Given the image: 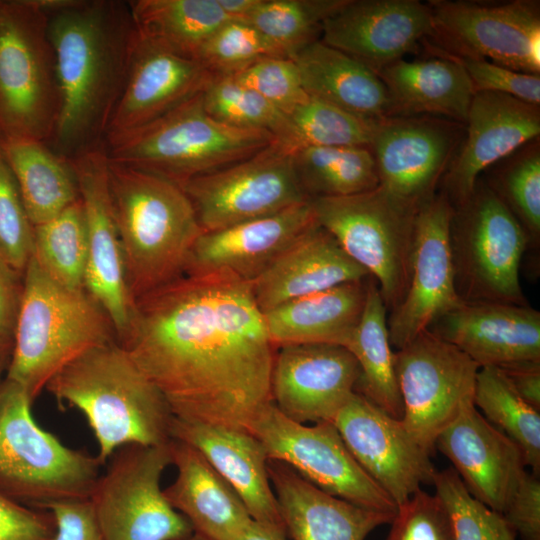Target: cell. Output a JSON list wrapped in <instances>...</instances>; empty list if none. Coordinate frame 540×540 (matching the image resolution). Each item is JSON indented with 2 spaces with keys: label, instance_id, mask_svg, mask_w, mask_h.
Wrapping results in <instances>:
<instances>
[{
  "label": "cell",
  "instance_id": "obj_8",
  "mask_svg": "<svg viewBox=\"0 0 540 540\" xmlns=\"http://www.w3.org/2000/svg\"><path fill=\"white\" fill-rule=\"evenodd\" d=\"M59 109L45 9L40 0H0V138L48 143Z\"/></svg>",
  "mask_w": 540,
  "mask_h": 540
},
{
  "label": "cell",
  "instance_id": "obj_36",
  "mask_svg": "<svg viewBox=\"0 0 540 540\" xmlns=\"http://www.w3.org/2000/svg\"><path fill=\"white\" fill-rule=\"evenodd\" d=\"M139 36L196 60L207 39L230 19L217 0L128 1Z\"/></svg>",
  "mask_w": 540,
  "mask_h": 540
},
{
  "label": "cell",
  "instance_id": "obj_40",
  "mask_svg": "<svg viewBox=\"0 0 540 540\" xmlns=\"http://www.w3.org/2000/svg\"><path fill=\"white\" fill-rule=\"evenodd\" d=\"M286 116L287 134L281 143L293 150L303 147L370 148L379 120L350 113L312 97Z\"/></svg>",
  "mask_w": 540,
  "mask_h": 540
},
{
  "label": "cell",
  "instance_id": "obj_2",
  "mask_svg": "<svg viewBox=\"0 0 540 540\" xmlns=\"http://www.w3.org/2000/svg\"><path fill=\"white\" fill-rule=\"evenodd\" d=\"M60 93L49 147L68 159L105 144L138 33L128 1L40 0Z\"/></svg>",
  "mask_w": 540,
  "mask_h": 540
},
{
  "label": "cell",
  "instance_id": "obj_31",
  "mask_svg": "<svg viewBox=\"0 0 540 540\" xmlns=\"http://www.w3.org/2000/svg\"><path fill=\"white\" fill-rule=\"evenodd\" d=\"M441 55L400 59L376 73L389 95L388 117L433 116L465 125L474 88L461 64Z\"/></svg>",
  "mask_w": 540,
  "mask_h": 540
},
{
  "label": "cell",
  "instance_id": "obj_32",
  "mask_svg": "<svg viewBox=\"0 0 540 540\" xmlns=\"http://www.w3.org/2000/svg\"><path fill=\"white\" fill-rule=\"evenodd\" d=\"M370 277L308 294L264 312L273 345L276 348L297 344L345 347L361 318Z\"/></svg>",
  "mask_w": 540,
  "mask_h": 540
},
{
  "label": "cell",
  "instance_id": "obj_25",
  "mask_svg": "<svg viewBox=\"0 0 540 540\" xmlns=\"http://www.w3.org/2000/svg\"><path fill=\"white\" fill-rule=\"evenodd\" d=\"M212 78L198 61L175 54L138 34L106 139L163 116L203 92Z\"/></svg>",
  "mask_w": 540,
  "mask_h": 540
},
{
  "label": "cell",
  "instance_id": "obj_15",
  "mask_svg": "<svg viewBox=\"0 0 540 540\" xmlns=\"http://www.w3.org/2000/svg\"><path fill=\"white\" fill-rule=\"evenodd\" d=\"M437 50L459 57L481 58L527 74L540 73L538 1L501 4L432 0Z\"/></svg>",
  "mask_w": 540,
  "mask_h": 540
},
{
  "label": "cell",
  "instance_id": "obj_49",
  "mask_svg": "<svg viewBox=\"0 0 540 540\" xmlns=\"http://www.w3.org/2000/svg\"><path fill=\"white\" fill-rule=\"evenodd\" d=\"M442 53L461 64L475 93H502L529 104L540 105L539 75L518 72L481 58L459 57Z\"/></svg>",
  "mask_w": 540,
  "mask_h": 540
},
{
  "label": "cell",
  "instance_id": "obj_48",
  "mask_svg": "<svg viewBox=\"0 0 540 540\" xmlns=\"http://www.w3.org/2000/svg\"><path fill=\"white\" fill-rule=\"evenodd\" d=\"M386 540H455L451 515L436 494L419 489L397 506Z\"/></svg>",
  "mask_w": 540,
  "mask_h": 540
},
{
  "label": "cell",
  "instance_id": "obj_43",
  "mask_svg": "<svg viewBox=\"0 0 540 540\" xmlns=\"http://www.w3.org/2000/svg\"><path fill=\"white\" fill-rule=\"evenodd\" d=\"M203 106L214 119L240 129L260 130L283 141L287 116L233 76L213 77L202 92Z\"/></svg>",
  "mask_w": 540,
  "mask_h": 540
},
{
  "label": "cell",
  "instance_id": "obj_52",
  "mask_svg": "<svg viewBox=\"0 0 540 540\" xmlns=\"http://www.w3.org/2000/svg\"><path fill=\"white\" fill-rule=\"evenodd\" d=\"M47 509L55 520L53 540H104L89 500L58 502Z\"/></svg>",
  "mask_w": 540,
  "mask_h": 540
},
{
  "label": "cell",
  "instance_id": "obj_7",
  "mask_svg": "<svg viewBox=\"0 0 540 540\" xmlns=\"http://www.w3.org/2000/svg\"><path fill=\"white\" fill-rule=\"evenodd\" d=\"M31 406L25 390L5 377L0 384V492L38 509L89 500L101 475L99 459L67 447L40 427Z\"/></svg>",
  "mask_w": 540,
  "mask_h": 540
},
{
  "label": "cell",
  "instance_id": "obj_46",
  "mask_svg": "<svg viewBox=\"0 0 540 540\" xmlns=\"http://www.w3.org/2000/svg\"><path fill=\"white\" fill-rule=\"evenodd\" d=\"M33 230L0 145V257L22 275L32 257Z\"/></svg>",
  "mask_w": 540,
  "mask_h": 540
},
{
  "label": "cell",
  "instance_id": "obj_37",
  "mask_svg": "<svg viewBox=\"0 0 540 540\" xmlns=\"http://www.w3.org/2000/svg\"><path fill=\"white\" fill-rule=\"evenodd\" d=\"M298 182L308 199L363 193L379 185L367 147H303L293 150Z\"/></svg>",
  "mask_w": 540,
  "mask_h": 540
},
{
  "label": "cell",
  "instance_id": "obj_12",
  "mask_svg": "<svg viewBox=\"0 0 540 540\" xmlns=\"http://www.w3.org/2000/svg\"><path fill=\"white\" fill-rule=\"evenodd\" d=\"M268 460L289 465L324 492L358 506L395 514L397 505L353 457L332 422H295L273 402L263 406L249 426Z\"/></svg>",
  "mask_w": 540,
  "mask_h": 540
},
{
  "label": "cell",
  "instance_id": "obj_13",
  "mask_svg": "<svg viewBox=\"0 0 540 540\" xmlns=\"http://www.w3.org/2000/svg\"><path fill=\"white\" fill-rule=\"evenodd\" d=\"M203 232L223 229L307 202L293 149L275 140L255 154L180 185Z\"/></svg>",
  "mask_w": 540,
  "mask_h": 540
},
{
  "label": "cell",
  "instance_id": "obj_29",
  "mask_svg": "<svg viewBox=\"0 0 540 540\" xmlns=\"http://www.w3.org/2000/svg\"><path fill=\"white\" fill-rule=\"evenodd\" d=\"M267 472L292 540H365L395 516L328 494L283 462L268 460Z\"/></svg>",
  "mask_w": 540,
  "mask_h": 540
},
{
  "label": "cell",
  "instance_id": "obj_38",
  "mask_svg": "<svg viewBox=\"0 0 540 540\" xmlns=\"http://www.w3.org/2000/svg\"><path fill=\"white\" fill-rule=\"evenodd\" d=\"M473 402L496 429L522 451L526 466L540 473V410L524 401L500 368L486 366L476 374Z\"/></svg>",
  "mask_w": 540,
  "mask_h": 540
},
{
  "label": "cell",
  "instance_id": "obj_47",
  "mask_svg": "<svg viewBox=\"0 0 540 540\" xmlns=\"http://www.w3.org/2000/svg\"><path fill=\"white\" fill-rule=\"evenodd\" d=\"M285 115L308 99L298 67L289 57H267L231 75Z\"/></svg>",
  "mask_w": 540,
  "mask_h": 540
},
{
  "label": "cell",
  "instance_id": "obj_4",
  "mask_svg": "<svg viewBox=\"0 0 540 540\" xmlns=\"http://www.w3.org/2000/svg\"><path fill=\"white\" fill-rule=\"evenodd\" d=\"M108 185L132 300L184 275L203 233L180 185L108 159Z\"/></svg>",
  "mask_w": 540,
  "mask_h": 540
},
{
  "label": "cell",
  "instance_id": "obj_1",
  "mask_svg": "<svg viewBox=\"0 0 540 540\" xmlns=\"http://www.w3.org/2000/svg\"><path fill=\"white\" fill-rule=\"evenodd\" d=\"M117 342L177 419L249 432L272 402L277 348L251 283L230 271L184 274L134 299Z\"/></svg>",
  "mask_w": 540,
  "mask_h": 540
},
{
  "label": "cell",
  "instance_id": "obj_22",
  "mask_svg": "<svg viewBox=\"0 0 540 540\" xmlns=\"http://www.w3.org/2000/svg\"><path fill=\"white\" fill-rule=\"evenodd\" d=\"M359 375L356 359L343 346H282L272 369V402L295 422H331L355 392Z\"/></svg>",
  "mask_w": 540,
  "mask_h": 540
},
{
  "label": "cell",
  "instance_id": "obj_35",
  "mask_svg": "<svg viewBox=\"0 0 540 540\" xmlns=\"http://www.w3.org/2000/svg\"><path fill=\"white\" fill-rule=\"evenodd\" d=\"M387 313L377 283L370 277L361 318L345 348L354 356L360 370L355 392L393 418L401 419L403 404L389 339Z\"/></svg>",
  "mask_w": 540,
  "mask_h": 540
},
{
  "label": "cell",
  "instance_id": "obj_10",
  "mask_svg": "<svg viewBox=\"0 0 540 540\" xmlns=\"http://www.w3.org/2000/svg\"><path fill=\"white\" fill-rule=\"evenodd\" d=\"M315 221L377 283L388 312L402 301L410 275L417 214L379 186L359 194L309 199Z\"/></svg>",
  "mask_w": 540,
  "mask_h": 540
},
{
  "label": "cell",
  "instance_id": "obj_33",
  "mask_svg": "<svg viewBox=\"0 0 540 540\" xmlns=\"http://www.w3.org/2000/svg\"><path fill=\"white\" fill-rule=\"evenodd\" d=\"M292 59L309 97L369 119L389 116L390 100L384 83L360 61L320 39Z\"/></svg>",
  "mask_w": 540,
  "mask_h": 540
},
{
  "label": "cell",
  "instance_id": "obj_20",
  "mask_svg": "<svg viewBox=\"0 0 540 540\" xmlns=\"http://www.w3.org/2000/svg\"><path fill=\"white\" fill-rule=\"evenodd\" d=\"M69 160L78 183L88 238L85 289L108 315L117 340L127 328L133 300L111 203L105 144Z\"/></svg>",
  "mask_w": 540,
  "mask_h": 540
},
{
  "label": "cell",
  "instance_id": "obj_5",
  "mask_svg": "<svg viewBox=\"0 0 540 540\" xmlns=\"http://www.w3.org/2000/svg\"><path fill=\"white\" fill-rule=\"evenodd\" d=\"M116 341L108 315L86 289L52 280L31 257L6 378L19 384L31 402L49 380L85 351Z\"/></svg>",
  "mask_w": 540,
  "mask_h": 540
},
{
  "label": "cell",
  "instance_id": "obj_30",
  "mask_svg": "<svg viewBox=\"0 0 540 540\" xmlns=\"http://www.w3.org/2000/svg\"><path fill=\"white\" fill-rule=\"evenodd\" d=\"M177 475L163 489L170 505L207 540H232L251 520L234 488L189 444L171 439Z\"/></svg>",
  "mask_w": 540,
  "mask_h": 540
},
{
  "label": "cell",
  "instance_id": "obj_44",
  "mask_svg": "<svg viewBox=\"0 0 540 540\" xmlns=\"http://www.w3.org/2000/svg\"><path fill=\"white\" fill-rule=\"evenodd\" d=\"M267 57L288 55L250 23L228 20L207 39L196 61L213 77H222Z\"/></svg>",
  "mask_w": 540,
  "mask_h": 540
},
{
  "label": "cell",
  "instance_id": "obj_58",
  "mask_svg": "<svg viewBox=\"0 0 540 540\" xmlns=\"http://www.w3.org/2000/svg\"><path fill=\"white\" fill-rule=\"evenodd\" d=\"M185 540H207V539H205V538H203V537H201V536L194 533L191 537H189V538H187Z\"/></svg>",
  "mask_w": 540,
  "mask_h": 540
},
{
  "label": "cell",
  "instance_id": "obj_41",
  "mask_svg": "<svg viewBox=\"0 0 540 540\" xmlns=\"http://www.w3.org/2000/svg\"><path fill=\"white\" fill-rule=\"evenodd\" d=\"M486 184L516 218L528 239V248L540 242L539 138L496 163Z\"/></svg>",
  "mask_w": 540,
  "mask_h": 540
},
{
  "label": "cell",
  "instance_id": "obj_42",
  "mask_svg": "<svg viewBox=\"0 0 540 540\" xmlns=\"http://www.w3.org/2000/svg\"><path fill=\"white\" fill-rule=\"evenodd\" d=\"M344 0H260L244 19L292 58L320 39L322 24Z\"/></svg>",
  "mask_w": 540,
  "mask_h": 540
},
{
  "label": "cell",
  "instance_id": "obj_28",
  "mask_svg": "<svg viewBox=\"0 0 540 540\" xmlns=\"http://www.w3.org/2000/svg\"><path fill=\"white\" fill-rule=\"evenodd\" d=\"M368 277V272L315 222L251 286L255 301L264 313L287 301Z\"/></svg>",
  "mask_w": 540,
  "mask_h": 540
},
{
  "label": "cell",
  "instance_id": "obj_14",
  "mask_svg": "<svg viewBox=\"0 0 540 540\" xmlns=\"http://www.w3.org/2000/svg\"><path fill=\"white\" fill-rule=\"evenodd\" d=\"M403 404L401 422L429 455L438 435L474 404L479 366L454 345L425 330L394 351Z\"/></svg>",
  "mask_w": 540,
  "mask_h": 540
},
{
  "label": "cell",
  "instance_id": "obj_16",
  "mask_svg": "<svg viewBox=\"0 0 540 540\" xmlns=\"http://www.w3.org/2000/svg\"><path fill=\"white\" fill-rule=\"evenodd\" d=\"M463 132V124L433 116L377 120L370 150L378 186L401 207L417 214L438 193Z\"/></svg>",
  "mask_w": 540,
  "mask_h": 540
},
{
  "label": "cell",
  "instance_id": "obj_39",
  "mask_svg": "<svg viewBox=\"0 0 540 540\" xmlns=\"http://www.w3.org/2000/svg\"><path fill=\"white\" fill-rule=\"evenodd\" d=\"M32 258L57 283L85 289L88 238L80 199L51 220L34 226Z\"/></svg>",
  "mask_w": 540,
  "mask_h": 540
},
{
  "label": "cell",
  "instance_id": "obj_11",
  "mask_svg": "<svg viewBox=\"0 0 540 540\" xmlns=\"http://www.w3.org/2000/svg\"><path fill=\"white\" fill-rule=\"evenodd\" d=\"M109 460L89 498L104 540H185L194 534L161 488L172 465L170 442L125 445Z\"/></svg>",
  "mask_w": 540,
  "mask_h": 540
},
{
  "label": "cell",
  "instance_id": "obj_50",
  "mask_svg": "<svg viewBox=\"0 0 540 540\" xmlns=\"http://www.w3.org/2000/svg\"><path fill=\"white\" fill-rule=\"evenodd\" d=\"M55 529L50 510L25 506L0 492V540H53Z\"/></svg>",
  "mask_w": 540,
  "mask_h": 540
},
{
  "label": "cell",
  "instance_id": "obj_54",
  "mask_svg": "<svg viewBox=\"0 0 540 540\" xmlns=\"http://www.w3.org/2000/svg\"><path fill=\"white\" fill-rule=\"evenodd\" d=\"M500 369L519 396L540 410V361L523 362Z\"/></svg>",
  "mask_w": 540,
  "mask_h": 540
},
{
  "label": "cell",
  "instance_id": "obj_27",
  "mask_svg": "<svg viewBox=\"0 0 540 540\" xmlns=\"http://www.w3.org/2000/svg\"><path fill=\"white\" fill-rule=\"evenodd\" d=\"M171 439L197 449L234 488L253 520L285 530L267 472L268 457L253 434L174 417Z\"/></svg>",
  "mask_w": 540,
  "mask_h": 540
},
{
  "label": "cell",
  "instance_id": "obj_23",
  "mask_svg": "<svg viewBox=\"0 0 540 540\" xmlns=\"http://www.w3.org/2000/svg\"><path fill=\"white\" fill-rule=\"evenodd\" d=\"M435 449L450 460L472 497L503 515L527 471L511 439L471 404L442 430Z\"/></svg>",
  "mask_w": 540,
  "mask_h": 540
},
{
  "label": "cell",
  "instance_id": "obj_19",
  "mask_svg": "<svg viewBox=\"0 0 540 540\" xmlns=\"http://www.w3.org/2000/svg\"><path fill=\"white\" fill-rule=\"evenodd\" d=\"M465 135L438 192L453 208L466 202L480 174L540 135V105L496 92L473 96Z\"/></svg>",
  "mask_w": 540,
  "mask_h": 540
},
{
  "label": "cell",
  "instance_id": "obj_53",
  "mask_svg": "<svg viewBox=\"0 0 540 540\" xmlns=\"http://www.w3.org/2000/svg\"><path fill=\"white\" fill-rule=\"evenodd\" d=\"M23 291V275L0 257V343L13 345Z\"/></svg>",
  "mask_w": 540,
  "mask_h": 540
},
{
  "label": "cell",
  "instance_id": "obj_26",
  "mask_svg": "<svg viewBox=\"0 0 540 540\" xmlns=\"http://www.w3.org/2000/svg\"><path fill=\"white\" fill-rule=\"evenodd\" d=\"M315 222L308 200L272 215L203 232L189 253L184 274L227 270L252 283Z\"/></svg>",
  "mask_w": 540,
  "mask_h": 540
},
{
  "label": "cell",
  "instance_id": "obj_34",
  "mask_svg": "<svg viewBox=\"0 0 540 540\" xmlns=\"http://www.w3.org/2000/svg\"><path fill=\"white\" fill-rule=\"evenodd\" d=\"M0 145L33 226L51 220L80 199L70 160L46 142L0 138Z\"/></svg>",
  "mask_w": 540,
  "mask_h": 540
},
{
  "label": "cell",
  "instance_id": "obj_56",
  "mask_svg": "<svg viewBox=\"0 0 540 540\" xmlns=\"http://www.w3.org/2000/svg\"><path fill=\"white\" fill-rule=\"evenodd\" d=\"M225 14L232 20H244L260 0H217Z\"/></svg>",
  "mask_w": 540,
  "mask_h": 540
},
{
  "label": "cell",
  "instance_id": "obj_3",
  "mask_svg": "<svg viewBox=\"0 0 540 540\" xmlns=\"http://www.w3.org/2000/svg\"><path fill=\"white\" fill-rule=\"evenodd\" d=\"M45 389L85 417L106 464L125 445L171 440L173 413L159 389L117 340L93 347L59 370Z\"/></svg>",
  "mask_w": 540,
  "mask_h": 540
},
{
  "label": "cell",
  "instance_id": "obj_51",
  "mask_svg": "<svg viewBox=\"0 0 540 540\" xmlns=\"http://www.w3.org/2000/svg\"><path fill=\"white\" fill-rule=\"evenodd\" d=\"M503 516L521 540H540L538 475L526 471Z\"/></svg>",
  "mask_w": 540,
  "mask_h": 540
},
{
  "label": "cell",
  "instance_id": "obj_24",
  "mask_svg": "<svg viewBox=\"0 0 540 540\" xmlns=\"http://www.w3.org/2000/svg\"><path fill=\"white\" fill-rule=\"evenodd\" d=\"M428 330L480 368L540 361V312L529 304L461 302Z\"/></svg>",
  "mask_w": 540,
  "mask_h": 540
},
{
  "label": "cell",
  "instance_id": "obj_6",
  "mask_svg": "<svg viewBox=\"0 0 540 540\" xmlns=\"http://www.w3.org/2000/svg\"><path fill=\"white\" fill-rule=\"evenodd\" d=\"M276 138L260 130L228 126L210 116L202 92L154 121L105 141L110 161L178 185L243 160Z\"/></svg>",
  "mask_w": 540,
  "mask_h": 540
},
{
  "label": "cell",
  "instance_id": "obj_21",
  "mask_svg": "<svg viewBox=\"0 0 540 540\" xmlns=\"http://www.w3.org/2000/svg\"><path fill=\"white\" fill-rule=\"evenodd\" d=\"M433 34L428 4L418 0H344L322 24L320 40L375 73L403 59Z\"/></svg>",
  "mask_w": 540,
  "mask_h": 540
},
{
  "label": "cell",
  "instance_id": "obj_57",
  "mask_svg": "<svg viewBox=\"0 0 540 540\" xmlns=\"http://www.w3.org/2000/svg\"><path fill=\"white\" fill-rule=\"evenodd\" d=\"M12 346L0 343V384L4 380L9 367Z\"/></svg>",
  "mask_w": 540,
  "mask_h": 540
},
{
  "label": "cell",
  "instance_id": "obj_17",
  "mask_svg": "<svg viewBox=\"0 0 540 540\" xmlns=\"http://www.w3.org/2000/svg\"><path fill=\"white\" fill-rule=\"evenodd\" d=\"M453 212L438 192L416 215L406 293L387 318L390 343L396 350L462 302L456 292L450 246Z\"/></svg>",
  "mask_w": 540,
  "mask_h": 540
},
{
  "label": "cell",
  "instance_id": "obj_18",
  "mask_svg": "<svg viewBox=\"0 0 540 540\" xmlns=\"http://www.w3.org/2000/svg\"><path fill=\"white\" fill-rule=\"evenodd\" d=\"M365 472L398 506L432 484L430 455L401 422L354 392L331 421Z\"/></svg>",
  "mask_w": 540,
  "mask_h": 540
},
{
  "label": "cell",
  "instance_id": "obj_45",
  "mask_svg": "<svg viewBox=\"0 0 540 540\" xmlns=\"http://www.w3.org/2000/svg\"><path fill=\"white\" fill-rule=\"evenodd\" d=\"M432 484L451 515L455 540H516L504 516L472 497L452 467L436 470Z\"/></svg>",
  "mask_w": 540,
  "mask_h": 540
},
{
  "label": "cell",
  "instance_id": "obj_55",
  "mask_svg": "<svg viewBox=\"0 0 540 540\" xmlns=\"http://www.w3.org/2000/svg\"><path fill=\"white\" fill-rule=\"evenodd\" d=\"M286 531L251 520L232 540H286Z\"/></svg>",
  "mask_w": 540,
  "mask_h": 540
},
{
  "label": "cell",
  "instance_id": "obj_9",
  "mask_svg": "<svg viewBox=\"0 0 540 540\" xmlns=\"http://www.w3.org/2000/svg\"><path fill=\"white\" fill-rule=\"evenodd\" d=\"M450 246L462 302L528 304L519 277L527 236L484 180L478 179L469 199L454 208Z\"/></svg>",
  "mask_w": 540,
  "mask_h": 540
}]
</instances>
